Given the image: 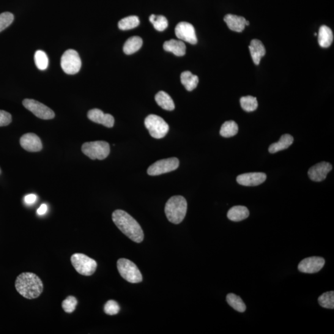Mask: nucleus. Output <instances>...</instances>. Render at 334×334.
Returning a JSON list of instances; mask_svg holds the SVG:
<instances>
[{"label": "nucleus", "instance_id": "nucleus-1", "mask_svg": "<svg viewBox=\"0 0 334 334\" xmlns=\"http://www.w3.org/2000/svg\"><path fill=\"white\" fill-rule=\"evenodd\" d=\"M112 220L123 234L136 243L144 240V232L135 218L123 210H116L112 213Z\"/></svg>", "mask_w": 334, "mask_h": 334}, {"label": "nucleus", "instance_id": "nucleus-2", "mask_svg": "<svg viewBox=\"0 0 334 334\" xmlns=\"http://www.w3.org/2000/svg\"><path fill=\"white\" fill-rule=\"evenodd\" d=\"M15 287L19 294L29 300L39 297L43 290L42 281L32 272L21 273L16 279Z\"/></svg>", "mask_w": 334, "mask_h": 334}, {"label": "nucleus", "instance_id": "nucleus-3", "mask_svg": "<svg viewBox=\"0 0 334 334\" xmlns=\"http://www.w3.org/2000/svg\"><path fill=\"white\" fill-rule=\"evenodd\" d=\"M187 200L182 196H175L166 202L165 212L166 218L174 224H179L184 220L187 212Z\"/></svg>", "mask_w": 334, "mask_h": 334}, {"label": "nucleus", "instance_id": "nucleus-4", "mask_svg": "<svg viewBox=\"0 0 334 334\" xmlns=\"http://www.w3.org/2000/svg\"><path fill=\"white\" fill-rule=\"evenodd\" d=\"M117 269L120 275L128 283H140L142 275L137 265L130 260L121 258L118 260Z\"/></svg>", "mask_w": 334, "mask_h": 334}, {"label": "nucleus", "instance_id": "nucleus-5", "mask_svg": "<svg viewBox=\"0 0 334 334\" xmlns=\"http://www.w3.org/2000/svg\"><path fill=\"white\" fill-rule=\"evenodd\" d=\"M71 262L77 272L82 275H92L97 269V262L84 254H73L71 257Z\"/></svg>", "mask_w": 334, "mask_h": 334}, {"label": "nucleus", "instance_id": "nucleus-6", "mask_svg": "<svg viewBox=\"0 0 334 334\" xmlns=\"http://www.w3.org/2000/svg\"><path fill=\"white\" fill-rule=\"evenodd\" d=\"M82 152L92 160H103L108 157L110 147L105 141L88 142L84 143L81 148Z\"/></svg>", "mask_w": 334, "mask_h": 334}, {"label": "nucleus", "instance_id": "nucleus-7", "mask_svg": "<svg viewBox=\"0 0 334 334\" xmlns=\"http://www.w3.org/2000/svg\"><path fill=\"white\" fill-rule=\"evenodd\" d=\"M144 125L149 130L150 136L155 139L163 138L169 132V125L162 118L156 115L147 116L145 119Z\"/></svg>", "mask_w": 334, "mask_h": 334}, {"label": "nucleus", "instance_id": "nucleus-8", "mask_svg": "<svg viewBox=\"0 0 334 334\" xmlns=\"http://www.w3.org/2000/svg\"><path fill=\"white\" fill-rule=\"evenodd\" d=\"M81 60L77 51L70 49L65 52L61 59L62 70L68 75H75L81 68Z\"/></svg>", "mask_w": 334, "mask_h": 334}, {"label": "nucleus", "instance_id": "nucleus-9", "mask_svg": "<svg viewBox=\"0 0 334 334\" xmlns=\"http://www.w3.org/2000/svg\"><path fill=\"white\" fill-rule=\"evenodd\" d=\"M179 160L177 158H165L156 161L147 170V174L150 176H156L175 171L179 168Z\"/></svg>", "mask_w": 334, "mask_h": 334}, {"label": "nucleus", "instance_id": "nucleus-10", "mask_svg": "<svg viewBox=\"0 0 334 334\" xmlns=\"http://www.w3.org/2000/svg\"><path fill=\"white\" fill-rule=\"evenodd\" d=\"M23 104L24 107L40 119L51 120L54 117V113L52 109L37 100L26 98L23 100Z\"/></svg>", "mask_w": 334, "mask_h": 334}, {"label": "nucleus", "instance_id": "nucleus-11", "mask_svg": "<svg viewBox=\"0 0 334 334\" xmlns=\"http://www.w3.org/2000/svg\"><path fill=\"white\" fill-rule=\"evenodd\" d=\"M175 35L179 39L185 41L191 44L198 42L195 29L192 24L187 22H181L175 27Z\"/></svg>", "mask_w": 334, "mask_h": 334}, {"label": "nucleus", "instance_id": "nucleus-12", "mask_svg": "<svg viewBox=\"0 0 334 334\" xmlns=\"http://www.w3.org/2000/svg\"><path fill=\"white\" fill-rule=\"evenodd\" d=\"M325 264V260L321 257H309L304 259L298 265L301 272L314 273L318 272Z\"/></svg>", "mask_w": 334, "mask_h": 334}, {"label": "nucleus", "instance_id": "nucleus-13", "mask_svg": "<svg viewBox=\"0 0 334 334\" xmlns=\"http://www.w3.org/2000/svg\"><path fill=\"white\" fill-rule=\"evenodd\" d=\"M332 166L326 161H322L311 166L308 171L309 179L316 182H321L326 179L327 175L332 171Z\"/></svg>", "mask_w": 334, "mask_h": 334}, {"label": "nucleus", "instance_id": "nucleus-14", "mask_svg": "<svg viewBox=\"0 0 334 334\" xmlns=\"http://www.w3.org/2000/svg\"><path fill=\"white\" fill-rule=\"evenodd\" d=\"M267 179L266 175L261 172H254L239 175L237 178L238 184L245 187H255L263 183Z\"/></svg>", "mask_w": 334, "mask_h": 334}, {"label": "nucleus", "instance_id": "nucleus-15", "mask_svg": "<svg viewBox=\"0 0 334 334\" xmlns=\"http://www.w3.org/2000/svg\"><path fill=\"white\" fill-rule=\"evenodd\" d=\"M20 144L24 149L29 152H39L42 149V143L39 137L34 133H27L21 137Z\"/></svg>", "mask_w": 334, "mask_h": 334}, {"label": "nucleus", "instance_id": "nucleus-16", "mask_svg": "<svg viewBox=\"0 0 334 334\" xmlns=\"http://www.w3.org/2000/svg\"><path fill=\"white\" fill-rule=\"evenodd\" d=\"M87 117L92 122L102 125L107 128H112L114 126V117L110 114H104L100 109H90L87 114Z\"/></svg>", "mask_w": 334, "mask_h": 334}, {"label": "nucleus", "instance_id": "nucleus-17", "mask_svg": "<svg viewBox=\"0 0 334 334\" xmlns=\"http://www.w3.org/2000/svg\"><path fill=\"white\" fill-rule=\"evenodd\" d=\"M224 21L226 22L230 29L237 32L244 31L245 27L250 25V23L246 21L245 18L242 17V16L231 15V14L225 16Z\"/></svg>", "mask_w": 334, "mask_h": 334}, {"label": "nucleus", "instance_id": "nucleus-18", "mask_svg": "<svg viewBox=\"0 0 334 334\" xmlns=\"http://www.w3.org/2000/svg\"><path fill=\"white\" fill-rule=\"evenodd\" d=\"M249 49L254 64L258 65L266 52L263 43L259 40L254 39L251 40Z\"/></svg>", "mask_w": 334, "mask_h": 334}, {"label": "nucleus", "instance_id": "nucleus-19", "mask_svg": "<svg viewBox=\"0 0 334 334\" xmlns=\"http://www.w3.org/2000/svg\"><path fill=\"white\" fill-rule=\"evenodd\" d=\"M163 49L166 51L172 52L177 57L184 56L186 54V45L182 41L172 39L163 43Z\"/></svg>", "mask_w": 334, "mask_h": 334}, {"label": "nucleus", "instance_id": "nucleus-20", "mask_svg": "<svg viewBox=\"0 0 334 334\" xmlns=\"http://www.w3.org/2000/svg\"><path fill=\"white\" fill-rule=\"evenodd\" d=\"M250 215V212L247 207L237 206L231 208L227 213V217L234 221H240L247 218Z\"/></svg>", "mask_w": 334, "mask_h": 334}, {"label": "nucleus", "instance_id": "nucleus-21", "mask_svg": "<svg viewBox=\"0 0 334 334\" xmlns=\"http://www.w3.org/2000/svg\"><path fill=\"white\" fill-rule=\"evenodd\" d=\"M294 142V138L289 134H286L281 136L280 140L275 143L272 144L269 147V152L271 154H275L276 152L285 149H288Z\"/></svg>", "mask_w": 334, "mask_h": 334}, {"label": "nucleus", "instance_id": "nucleus-22", "mask_svg": "<svg viewBox=\"0 0 334 334\" xmlns=\"http://www.w3.org/2000/svg\"><path fill=\"white\" fill-rule=\"evenodd\" d=\"M333 34L332 30L326 26L320 27L318 33V43L322 48H328L332 44Z\"/></svg>", "mask_w": 334, "mask_h": 334}, {"label": "nucleus", "instance_id": "nucleus-23", "mask_svg": "<svg viewBox=\"0 0 334 334\" xmlns=\"http://www.w3.org/2000/svg\"><path fill=\"white\" fill-rule=\"evenodd\" d=\"M181 83L188 91H192L199 83V78L190 71H184L181 75Z\"/></svg>", "mask_w": 334, "mask_h": 334}, {"label": "nucleus", "instance_id": "nucleus-24", "mask_svg": "<svg viewBox=\"0 0 334 334\" xmlns=\"http://www.w3.org/2000/svg\"><path fill=\"white\" fill-rule=\"evenodd\" d=\"M155 99L158 105L165 110L172 111L175 108L173 99L165 92H158L155 95Z\"/></svg>", "mask_w": 334, "mask_h": 334}, {"label": "nucleus", "instance_id": "nucleus-25", "mask_svg": "<svg viewBox=\"0 0 334 334\" xmlns=\"http://www.w3.org/2000/svg\"><path fill=\"white\" fill-rule=\"evenodd\" d=\"M142 43L143 42L140 37H131L125 42L124 46H123V51L127 54L135 53L141 48Z\"/></svg>", "mask_w": 334, "mask_h": 334}, {"label": "nucleus", "instance_id": "nucleus-26", "mask_svg": "<svg viewBox=\"0 0 334 334\" xmlns=\"http://www.w3.org/2000/svg\"><path fill=\"white\" fill-rule=\"evenodd\" d=\"M238 132V126L234 121H227L221 126L220 134L224 138H231Z\"/></svg>", "mask_w": 334, "mask_h": 334}, {"label": "nucleus", "instance_id": "nucleus-27", "mask_svg": "<svg viewBox=\"0 0 334 334\" xmlns=\"http://www.w3.org/2000/svg\"><path fill=\"white\" fill-rule=\"evenodd\" d=\"M227 302L235 310L243 313L246 309V306L242 298L234 294H229L227 296Z\"/></svg>", "mask_w": 334, "mask_h": 334}, {"label": "nucleus", "instance_id": "nucleus-28", "mask_svg": "<svg viewBox=\"0 0 334 334\" xmlns=\"http://www.w3.org/2000/svg\"><path fill=\"white\" fill-rule=\"evenodd\" d=\"M139 24H140V21L138 16H130L120 20L119 23V27L123 31H127V30L135 28L139 25Z\"/></svg>", "mask_w": 334, "mask_h": 334}, {"label": "nucleus", "instance_id": "nucleus-29", "mask_svg": "<svg viewBox=\"0 0 334 334\" xmlns=\"http://www.w3.org/2000/svg\"><path fill=\"white\" fill-rule=\"evenodd\" d=\"M149 21L157 31L162 32L168 27L169 23L165 16L152 15L150 16Z\"/></svg>", "mask_w": 334, "mask_h": 334}, {"label": "nucleus", "instance_id": "nucleus-30", "mask_svg": "<svg viewBox=\"0 0 334 334\" xmlns=\"http://www.w3.org/2000/svg\"><path fill=\"white\" fill-rule=\"evenodd\" d=\"M240 104L245 111L251 112L256 110L258 106V103L256 97L250 96L243 97L240 98Z\"/></svg>", "mask_w": 334, "mask_h": 334}, {"label": "nucleus", "instance_id": "nucleus-31", "mask_svg": "<svg viewBox=\"0 0 334 334\" xmlns=\"http://www.w3.org/2000/svg\"><path fill=\"white\" fill-rule=\"evenodd\" d=\"M318 302L323 308L333 309L334 308V292H325L320 296L318 298Z\"/></svg>", "mask_w": 334, "mask_h": 334}, {"label": "nucleus", "instance_id": "nucleus-32", "mask_svg": "<svg viewBox=\"0 0 334 334\" xmlns=\"http://www.w3.org/2000/svg\"><path fill=\"white\" fill-rule=\"evenodd\" d=\"M35 64L38 69L45 70L48 67V59L44 51L37 50L34 55Z\"/></svg>", "mask_w": 334, "mask_h": 334}, {"label": "nucleus", "instance_id": "nucleus-33", "mask_svg": "<svg viewBox=\"0 0 334 334\" xmlns=\"http://www.w3.org/2000/svg\"><path fill=\"white\" fill-rule=\"evenodd\" d=\"M78 305L77 299L73 296H69L63 301L62 303V308L66 313H72L75 311L76 306Z\"/></svg>", "mask_w": 334, "mask_h": 334}, {"label": "nucleus", "instance_id": "nucleus-34", "mask_svg": "<svg viewBox=\"0 0 334 334\" xmlns=\"http://www.w3.org/2000/svg\"><path fill=\"white\" fill-rule=\"evenodd\" d=\"M14 15L10 12L0 14V32L4 31L12 24Z\"/></svg>", "mask_w": 334, "mask_h": 334}, {"label": "nucleus", "instance_id": "nucleus-35", "mask_svg": "<svg viewBox=\"0 0 334 334\" xmlns=\"http://www.w3.org/2000/svg\"><path fill=\"white\" fill-rule=\"evenodd\" d=\"M120 308L119 304L114 300H109L104 306V311L109 316H114L119 313Z\"/></svg>", "mask_w": 334, "mask_h": 334}, {"label": "nucleus", "instance_id": "nucleus-36", "mask_svg": "<svg viewBox=\"0 0 334 334\" xmlns=\"http://www.w3.org/2000/svg\"><path fill=\"white\" fill-rule=\"evenodd\" d=\"M12 121L11 114L4 110H0V127H5L10 124Z\"/></svg>", "mask_w": 334, "mask_h": 334}, {"label": "nucleus", "instance_id": "nucleus-37", "mask_svg": "<svg viewBox=\"0 0 334 334\" xmlns=\"http://www.w3.org/2000/svg\"><path fill=\"white\" fill-rule=\"evenodd\" d=\"M37 200V196L34 194H30L25 196L24 198V202L27 205H32L34 204Z\"/></svg>", "mask_w": 334, "mask_h": 334}, {"label": "nucleus", "instance_id": "nucleus-38", "mask_svg": "<svg viewBox=\"0 0 334 334\" xmlns=\"http://www.w3.org/2000/svg\"><path fill=\"white\" fill-rule=\"evenodd\" d=\"M48 207L45 204H43L41 205L39 209L37 210V213L38 215H43L47 211Z\"/></svg>", "mask_w": 334, "mask_h": 334}]
</instances>
